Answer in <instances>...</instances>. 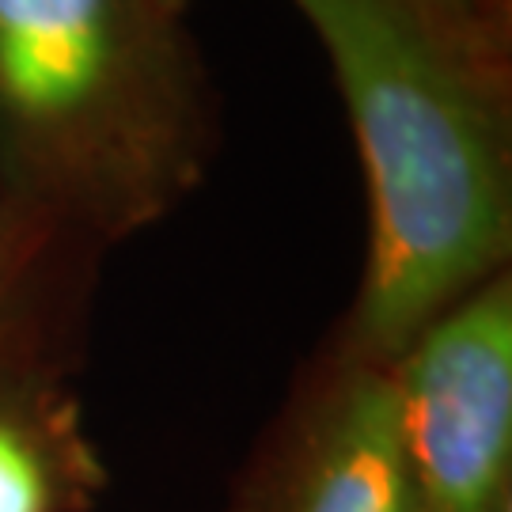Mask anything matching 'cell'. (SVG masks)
<instances>
[{
    "label": "cell",
    "instance_id": "8992f818",
    "mask_svg": "<svg viewBox=\"0 0 512 512\" xmlns=\"http://www.w3.org/2000/svg\"><path fill=\"white\" fill-rule=\"evenodd\" d=\"M42 239L50 236L0 190V342H4V334L12 327V308H16L19 285H23L27 266L35 262Z\"/></svg>",
    "mask_w": 512,
    "mask_h": 512
},
{
    "label": "cell",
    "instance_id": "277c9868",
    "mask_svg": "<svg viewBox=\"0 0 512 512\" xmlns=\"http://www.w3.org/2000/svg\"><path fill=\"white\" fill-rule=\"evenodd\" d=\"M266 512H414L391 368L342 353L289 421Z\"/></svg>",
    "mask_w": 512,
    "mask_h": 512
},
{
    "label": "cell",
    "instance_id": "6da1fadb",
    "mask_svg": "<svg viewBox=\"0 0 512 512\" xmlns=\"http://www.w3.org/2000/svg\"><path fill=\"white\" fill-rule=\"evenodd\" d=\"M327 54L368 186L346 353L391 365L505 270L512 152L505 31L448 0H293Z\"/></svg>",
    "mask_w": 512,
    "mask_h": 512
},
{
    "label": "cell",
    "instance_id": "ba28073f",
    "mask_svg": "<svg viewBox=\"0 0 512 512\" xmlns=\"http://www.w3.org/2000/svg\"><path fill=\"white\" fill-rule=\"evenodd\" d=\"M160 4H164L171 16H183V12L190 8V4H194V0H160Z\"/></svg>",
    "mask_w": 512,
    "mask_h": 512
},
{
    "label": "cell",
    "instance_id": "3957f363",
    "mask_svg": "<svg viewBox=\"0 0 512 512\" xmlns=\"http://www.w3.org/2000/svg\"><path fill=\"white\" fill-rule=\"evenodd\" d=\"M414 512H512V281L501 270L391 361Z\"/></svg>",
    "mask_w": 512,
    "mask_h": 512
},
{
    "label": "cell",
    "instance_id": "52a82bcc",
    "mask_svg": "<svg viewBox=\"0 0 512 512\" xmlns=\"http://www.w3.org/2000/svg\"><path fill=\"white\" fill-rule=\"evenodd\" d=\"M448 4H456L459 12H467V16H475L482 23L497 27V31H505V4L509 0H448Z\"/></svg>",
    "mask_w": 512,
    "mask_h": 512
},
{
    "label": "cell",
    "instance_id": "7a4b0ae2",
    "mask_svg": "<svg viewBox=\"0 0 512 512\" xmlns=\"http://www.w3.org/2000/svg\"><path fill=\"white\" fill-rule=\"evenodd\" d=\"M213 145L198 54L160 0H0V190L50 239L164 220Z\"/></svg>",
    "mask_w": 512,
    "mask_h": 512
},
{
    "label": "cell",
    "instance_id": "5b68a950",
    "mask_svg": "<svg viewBox=\"0 0 512 512\" xmlns=\"http://www.w3.org/2000/svg\"><path fill=\"white\" fill-rule=\"evenodd\" d=\"M80 459L65 406L42 387H0V512H54Z\"/></svg>",
    "mask_w": 512,
    "mask_h": 512
}]
</instances>
